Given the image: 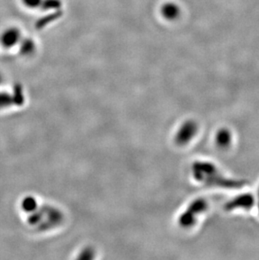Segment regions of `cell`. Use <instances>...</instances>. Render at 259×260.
Listing matches in <instances>:
<instances>
[{
	"label": "cell",
	"mask_w": 259,
	"mask_h": 260,
	"mask_svg": "<svg viewBox=\"0 0 259 260\" xmlns=\"http://www.w3.org/2000/svg\"><path fill=\"white\" fill-rule=\"evenodd\" d=\"M193 176L199 181L209 185H216L223 188H240L243 182L225 179L219 173L215 165L210 162H197L193 165Z\"/></svg>",
	"instance_id": "obj_1"
},
{
	"label": "cell",
	"mask_w": 259,
	"mask_h": 260,
	"mask_svg": "<svg viewBox=\"0 0 259 260\" xmlns=\"http://www.w3.org/2000/svg\"><path fill=\"white\" fill-rule=\"evenodd\" d=\"M207 207L208 204L206 201L204 199L196 200L192 202L186 211L182 214L179 218V224L183 228H189L195 223L196 216L202 211H206Z\"/></svg>",
	"instance_id": "obj_2"
},
{
	"label": "cell",
	"mask_w": 259,
	"mask_h": 260,
	"mask_svg": "<svg viewBox=\"0 0 259 260\" xmlns=\"http://www.w3.org/2000/svg\"><path fill=\"white\" fill-rule=\"evenodd\" d=\"M197 125L195 121H187L179 129L175 137L176 143L179 145L186 144L193 138L197 132Z\"/></svg>",
	"instance_id": "obj_3"
},
{
	"label": "cell",
	"mask_w": 259,
	"mask_h": 260,
	"mask_svg": "<svg viewBox=\"0 0 259 260\" xmlns=\"http://www.w3.org/2000/svg\"><path fill=\"white\" fill-rule=\"evenodd\" d=\"M254 204V198L252 194H241L239 197H236L231 202H228L225 205V211H233L234 209L244 208L249 209L252 207Z\"/></svg>",
	"instance_id": "obj_4"
},
{
	"label": "cell",
	"mask_w": 259,
	"mask_h": 260,
	"mask_svg": "<svg viewBox=\"0 0 259 260\" xmlns=\"http://www.w3.org/2000/svg\"><path fill=\"white\" fill-rule=\"evenodd\" d=\"M161 14L168 20H175L179 15V8L174 4H166L161 7Z\"/></svg>",
	"instance_id": "obj_5"
},
{
	"label": "cell",
	"mask_w": 259,
	"mask_h": 260,
	"mask_svg": "<svg viewBox=\"0 0 259 260\" xmlns=\"http://www.w3.org/2000/svg\"><path fill=\"white\" fill-rule=\"evenodd\" d=\"M215 140H216V143H217L219 147L225 148V147H228L230 145L231 141H232V136H231L229 131L222 129V130L219 131V133H217L216 138H215Z\"/></svg>",
	"instance_id": "obj_6"
},
{
	"label": "cell",
	"mask_w": 259,
	"mask_h": 260,
	"mask_svg": "<svg viewBox=\"0 0 259 260\" xmlns=\"http://www.w3.org/2000/svg\"><path fill=\"white\" fill-rule=\"evenodd\" d=\"M18 38H19L18 31L10 30L2 36V43L6 47H10V46H12L15 42H17Z\"/></svg>",
	"instance_id": "obj_7"
},
{
	"label": "cell",
	"mask_w": 259,
	"mask_h": 260,
	"mask_svg": "<svg viewBox=\"0 0 259 260\" xmlns=\"http://www.w3.org/2000/svg\"><path fill=\"white\" fill-rule=\"evenodd\" d=\"M258 208H259V189H258Z\"/></svg>",
	"instance_id": "obj_8"
}]
</instances>
